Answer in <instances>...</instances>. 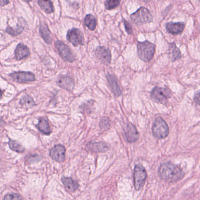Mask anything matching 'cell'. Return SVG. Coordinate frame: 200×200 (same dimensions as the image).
Wrapping results in <instances>:
<instances>
[{
  "mask_svg": "<svg viewBox=\"0 0 200 200\" xmlns=\"http://www.w3.org/2000/svg\"><path fill=\"white\" fill-rule=\"evenodd\" d=\"M57 84L62 88L69 91H72L75 88V82L72 77L68 75H62L58 78Z\"/></svg>",
  "mask_w": 200,
  "mask_h": 200,
  "instance_id": "cell-13",
  "label": "cell"
},
{
  "mask_svg": "<svg viewBox=\"0 0 200 200\" xmlns=\"http://www.w3.org/2000/svg\"><path fill=\"white\" fill-rule=\"evenodd\" d=\"M169 52L170 59L172 62L178 61L181 58V52L174 42L169 43Z\"/></svg>",
  "mask_w": 200,
  "mask_h": 200,
  "instance_id": "cell-17",
  "label": "cell"
},
{
  "mask_svg": "<svg viewBox=\"0 0 200 200\" xmlns=\"http://www.w3.org/2000/svg\"><path fill=\"white\" fill-rule=\"evenodd\" d=\"M27 161L31 163L35 162H38L40 160V158L38 155H31L30 156L27 157Z\"/></svg>",
  "mask_w": 200,
  "mask_h": 200,
  "instance_id": "cell-30",
  "label": "cell"
},
{
  "mask_svg": "<svg viewBox=\"0 0 200 200\" xmlns=\"http://www.w3.org/2000/svg\"><path fill=\"white\" fill-rule=\"evenodd\" d=\"M13 80L19 83H27L35 80L34 74L30 72H16L9 75Z\"/></svg>",
  "mask_w": 200,
  "mask_h": 200,
  "instance_id": "cell-9",
  "label": "cell"
},
{
  "mask_svg": "<svg viewBox=\"0 0 200 200\" xmlns=\"http://www.w3.org/2000/svg\"><path fill=\"white\" fill-rule=\"evenodd\" d=\"M39 32L41 35V37L47 44H50L52 42V37L51 34L49 31L47 24L45 23H42L40 25Z\"/></svg>",
  "mask_w": 200,
  "mask_h": 200,
  "instance_id": "cell-19",
  "label": "cell"
},
{
  "mask_svg": "<svg viewBox=\"0 0 200 200\" xmlns=\"http://www.w3.org/2000/svg\"></svg>",
  "mask_w": 200,
  "mask_h": 200,
  "instance_id": "cell-36",
  "label": "cell"
},
{
  "mask_svg": "<svg viewBox=\"0 0 200 200\" xmlns=\"http://www.w3.org/2000/svg\"><path fill=\"white\" fill-rule=\"evenodd\" d=\"M55 46L62 58L66 62H73L75 60L74 55L72 53L70 48L61 41L55 42Z\"/></svg>",
  "mask_w": 200,
  "mask_h": 200,
  "instance_id": "cell-7",
  "label": "cell"
},
{
  "mask_svg": "<svg viewBox=\"0 0 200 200\" xmlns=\"http://www.w3.org/2000/svg\"><path fill=\"white\" fill-rule=\"evenodd\" d=\"M147 174L145 169L141 165H136L134 169L133 178L134 187L137 191L143 187L146 180Z\"/></svg>",
  "mask_w": 200,
  "mask_h": 200,
  "instance_id": "cell-5",
  "label": "cell"
},
{
  "mask_svg": "<svg viewBox=\"0 0 200 200\" xmlns=\"http://www.w3.org/2000/svg\"><path fill=\"white\" fill-rule=\"evenodd\" d=\"M9 3V0H1V6L2 7L4 5H5Z\"/></svg>",
  "mask_w": 200,
  "mask_h": 200,
  "instance_id": "cell-33",
  "label": "cell"
},
{
  "mask_svg": "<svg viewBox=\"0 0 200 200\" xmlns=\"http://www.w3.org/2000/svg\"><path fill=\"white\" fill-rule=\"evenodd\" d=\"M62 181L63 184L65 185L66 189L70 191L73 192L75 190H77L79 184L77 181H74L72 178L70 177H62Z\"/></svg>",
  "mask_w": 200,
  "mask_h": 200,
  "instance_id": "cell-20",
  "label": "cell"
},
{
  "mask_svg": "<svg viewBox=\"0 0 200 200\" xmlns=\"http://www.w3.org/2000/svg\"><path fill=\"white\" fill-rule=\"evenodd\" d=\"M85 23L90 30L93 31L96 28L97 21L95 17L92 14H88L85 17Z\"/></svg>",
  "mask_w": 200,
  "mask_h": 200,
  "instance_id": "cell-23",
  "label": "cell"
},
{
  "mask_svg": "<svg viewBox=\"0 0 200 200\" xmlns=\"http://www.w3.org/2000/svg\"><path fill=\"white\" fill-rule=\"evenodd\" d=\"M194 102L197 105L200 106V91L195 93L194 98Z\"/></svg>",
  "mask_w": 200,
  "mask_h": 200,
  "instance_id": "cell-32",
  "label": "cell"
},
{
  "mask_svg": "<svg viewBox=\"0 0 200 200\" xmlns=\"http://www.w3.org/2000/svg\"><path fill=\"white\" fill-rule=\"evenodd\" d=\"M66 38L68 41L72 43L74 46L84 44V38L82 32L77 28L70 30L67 33Z\"/></svg>",
  "mask_w": 200,
  "mask_h": 200,
  "instance_id": "cell-8",
  "label": "cell"
},
{
  "mask_svg": "<svg viewBox=\"0 0 200 200\" xmlns=\"http://www.w3.org/2000/svg\"><path fill=\"white\" fill-rule=\"evenodd\" d=\"M145 2H149V1H150V0H143Z\"/></svg>",
  "mask_w": 200,
  "mask_h": 200,
  "instance_id": "cell-35",
  "label": "cell"
},
{
  "mask_svg": "<svg viewBox=\"0 0 200 200\" xmlns=\"http://www.w3.org/2000/svg\"><path fill=\"white\" fill-rule=\"evenodd\" d=\"M30 55L28 48L23 44H19L15 50V55L16 60L20 61L27 57Z\"/></svg>",
  "mask_w": 200,
  "mask_h": 200,
  "instance_id": "cell-16",
  "label": "cell"
},
{
  "mask_svg": "<svg viewBox=\"0 0 200 200\" xmlns=\"http://www.w3.org/2000/svg\"><path fill=\"white\" fill-rule=\"evenodd\" d=\"M95 55L100 62L104 65H108L110 64L112 56L111 53L109 49L103 46L98 47L95 51Z\"/></svg>",
  "mask_w": 200,
  "mask_h": 200,
  "instance_id": "cell-12",
  "label": "cell"
},
{
  "mask_svg": "<svg viewBox=\"0 0 200 200\" xmlns=\"http://www.w3.org/2000/svg\"><path fill=\"white\" fill-rule=\"evenodd\" d=\"M166 31L170 34L178 35L184 30L185 23H168L166 25Z\"/></svg>",
  "mask_w": 200,
  "mask_h": 200,
  "instance_id": "cell-15",
  "label": "cell"
},
{
  "mask_svg": "<svg viewBox=\"0 0 200 200\" xmlns=\"http://www.w3.org/2000/svg\"><path fill=\"white\" fill-rule=\"evenodd\" d=\"M20 103L25 108H31L35 105L34 101L31 97L27 95H24L21 98L20 101Z\"/></svg>",
  "mask_w": 200,
  "mask_h": 200,
  "instance_id": "cell-24",
  "label": "cell"
},
{
  "mask_svg": "<svg viewBox=\"0 0 200 200\" xmlns=\"http://www.w3.org/2000/svg\"><path fill=\"white\" fill-rule=\"evenodd\" d=\"M24 1H26V2H31L32 0H24Z\"/></svg>",
  "mask_w": 200,
  "mask_h": 200,
  "instance_id": "cell-34",
  "label": "cell"
},
{
  "mask_svg": "<svg viewBox=\"0 0 200 200\" xmlns=\"http://www.w3.org/2000/svg\"><path fill=\"white\" fill-rule=\"evenodd\" d=\"M108 81L110 86L112 89V92L114 93L116 96H119L122 94V91L117 84V80L115 75L108 73L107 75Z\"/></svg>",
  "mask_w": 200,
  "mask_h": 200,
  "instance_id": "cell-18",
  "label": "cell"
},
{
  "mask_svg": "<svg viewBox=\"0 0 200 200\" xmlns=\"http://www.w3.org/2000/svg\"><path fill=\"white\" fill-rule=\"evenodd\" d=\"M124 136L129 143H134L139 139V132L133 124L128 123L124 129Z\"/></svg>",
  "mask_w": 200,
  "mask_h": 200,
  "instance_id": "cell-10",
  "label": "cell"
},
{
  "mask_svg": "<svg viewBox=\"0 0 200 200\" xmlns=\"http://www.w3.org/2000/svg\"><path fill=\"white\" fill-rule=\"evenodd\" d=\"M159 175L162 180L169 182L177 181L181 180L184 173L178 166L170 162H164L162 164L159 169Z\"/></svg>",
  "mask_w": 200,
  "mask_h": 200,
  "instance_id": "cell-1",
  "label": "cell"
},
{
  "mask_svg": "<svg viewBox=\"0 0 200 200\" xmlns=\"http://www.w3.org/2000/svg\"><path fill=\"white\" fill-rule=\"evenodd\" d=\"M130 18L132 22L136 25L150 23L153 21V16L149 10L143 7L133 13L130 16Z\"/></svg>",
  "mask_w": 200,
  "mask_h": 200,
  "instance_id": "cell-4",
  "label": "cell"
},
{
  "mask_svg": "<svg viewBox=\"0 0 200 200\" xmlns=\"http://www.w3.org/2000/svg\"><path fill=\"white\" fill-rule=\"evenodd\" d=\"M121 0H106L105 7L108 10H111L117 7L120 3Z\"/></svg>",
  "mask_w": 200,
  "mask_h": 200,
  "instance_id": "cell-27",
  "label": "cell"
},
{
  "mask_svg": "<svg viewBox=\"0 0 200 200\" xmlns=\"http://www.w3.org/2000/svg\"><path fill=\"white\" fill-rule=\"evenodd\" d=\"M138 51L140 59L148 62L150 61L154 56L155 45L148 41L139 42L138 44Z\"/></svg>",
  "mask_w": 200,
  "mask_h": 200,
  "instance_id": "cell-2",
  "label": "cell"
},
{
  "mask_svg": "<svg viewBox=\"0 0 200 200\" xmlns=\"http://www.w3.org/2000/svg\"><path fill=\"white\" fill-rule=\"evenodd\" d=\"M37 127L38 129L39 130L44 134L49 135L51 133L52 130L51 126L48 122L46 119L42 118L39 120L38 123L37 125Z\"/></svg>",
  "mask_w": 200,
  "mask_h": 200,
  "instance_id": "cell-21",
  "label": "cell"
},
{
  "mask_svg": "<svg viewBox=\"0 0 200 200\" xmlns=\"http://www.w3.org/2000/svg\"><path fill=\"white\" fill-rule=\"evenodd\" d=\"M40 7L47 14H51L54 11V5L51 0H38Z\"/></svg>",
  "mask_w": 200,
  "mask_h": 200,
  "instance_id": "cell-22",
  "label": "cell"
},
{
  "mask_svg": "<svg viewBox=\"0 0 200 200\" xmlns=\"http://www.w3.org/2000/svg\"><path fill=\"white\" fill-rule=\"evenodd\" d=\"M152 98L157 102L166 104L171 94L169 89L160 87H155L151 93Z\"/></svg>",
  "mask_w": 200,
  "mask_h": 200,
  "instance_id": "cell-6",
  "label": "cell"
},
{
  "mask_svg": "<svg viewBox=\"0 0 200 200\" xmlns=\"http://www.w3.org/2000/svg\"><path fill=\"white\" fill-rule=\"evenodd\" d=\"M23 28H24L21 25V23H18L16 28L14 29L10 27H8L6 29L5 32L12 36H16L19 34H21L23 32V31L24 30Z\"/></svg>",
  "mask_w": 200,
  "mask_h": 200,
  "instance_id": "cell-25",
  "label": "cell"
},
{
  "mask_svg": "<svg viewBox=\"0 0 200 200\" xmlns=\"http://www.w3.org/2000/svg\"><path fill=\"white\" fill-rule=\"evenodd\" d=\"M152 133L157 139H165L169 133V128L167 124L162 117L155 119L152 127Z\"/></svg>",
  "mask_w": 200,
  "mask_h": 200,
  "instance_id": "cell-3",
  "label": "cell"
},
{
  "mask_svg": "<svg viewBox=\"0 0 200 200\" xmlns=\"http://www.w3.org/2000/svg\"><path fill=\"white\" fill-rule=\"evenodd\" d=\"M86 148L89 151L94 153L105 152L109 150L108 145L102 141H91L87 145Z\"/></svg>",
  "mask_w": 200,
  "mask_h": 200,
  "instance_id": "cell-14",
  "label": "cell"
},
{
  "mask_svg": "<svg viewBox=\"0 0 200 200\" xmlns=\"http://www.w3.org/2000/svg\"><path fill=\"white\" fill-rule=\"evenodd\" d=\"M66 148L61 145H56L50 151L51 157L56 162H62L65 160Z\"/></svg>",
  "mask_w": 200,
  "mask_h": 200,
  "instance_id": "cell-11",
  "label": "cell"
},
{
  "mask_svg": "<svg viewBox=\"0 0 200 200\" xmlns=\"http://www.w3.org/2000/svg\"><path fill=\"white\" fill-rule=\"evenodd\" d=\"M8 145H9V147H10V148L11 150L15 151L16 152L23 153V152L25 151V148L22 145H21L20 143H18L17 141H14V140H9Z\"/></svg>",
  "mask_w": 200,
  "mask_h": 200,
  "instance_id": "cell-26",
  "label": "cell"
},
{
  "mask_svg": "<svg viewBox=\"0 0 200 200\" xmlns=\"http://www.w3.org/2000/svg\"><path fill=\"white\" fill-rule=\"evenodd\" d=\"M123 22H124V27H125V30H126V31L127 32V33L128 34H132V32H133L132 27H131L130 23L129 22H127V21H126V20H124Z\"/></svg>",
  "mask_w": 200,
  "mask_h": 200,
  "instance_id": "cell-31",
  "label": "cell"
},
{
  "mask_svg": "<svg viewBox=\"0 0 200 200\" xmlns=\"http://www.w3.org/2000/svg\"><path fill=\"white\" fill-rule=\"evenodd\" d=\"M100 127L102 129H103L104 130H108L110 127V119L108 117H105L102 118L100 120Z\"/></svg>",
  "mask_w": 200,
  "mask_h": 200,
  "instance_id": "cell-28",
  "label": "cell"
},
{
  "mask_svg": "<svg viewBox=\"0 0 200 200\" xmlns=\"http://www.w3.org/2000/svg\"><path fill=\"white\" fill-rule=\"evenodd\" d=\"M20 199H23V198L20 195L16 194H8L4 197V200H20Z\"/></svg>",
  "mask_w": 200,
  "mask_h": 200,
  "instance_id": "cell-29",
  "label": "cell"
}]
</instances>
